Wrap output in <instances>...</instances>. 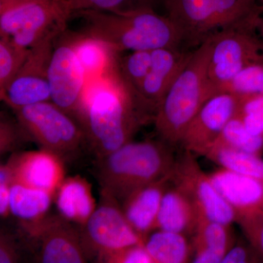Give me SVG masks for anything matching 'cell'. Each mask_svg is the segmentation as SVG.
Instances as JSON below:
<instances>
[{
  "label": "cell",
  "instance_id": "6da1fadb",
  "mask_svg": "<svg viewBox=\"0 0 263 263\" xmlns=\"http://www.w3.org/2000/svg\"><path fill=\"white\" fill-rule=\"evenodd\" d=\"M148 120L119 75L88 82L77 121L86 146L102 158L132 141Z\"/></svg>",
  "mask_w": 263,
  "mask_h": 263
},
{
  "label": "cell",
  "instance_id": "7a4b0ae2",
  "mask_svg": "<svg viewBox=\"0 0 263 263\" xmlns=\"http://www.w3.org/2000/svg\"><path fill=\"white\" fill-rule=\"evenodd\" d=\"M74 15L84 19L85 33L120 53L181 48L184 44L182 34L174 22L153 7H142L124 13L82 10Z\"/></svg>",
  "mask_w": 263,
  "mask_h": 263
},
{
  "label": "cell",
  "instance_id": "3957f363",
  "mask_svg": "<svg viewBox=\"0 0 263 263\" xmlns=\"http://www.w3.org/2000/svg\"><path fill=\"white\" fill-rule=\"evenodd\" d=\"M176 160L164 141H130L96 159L94 174L101 191L120 203L132 193L171 174Z\"/></svg>",
  "mask_w": 263,
  "mask_h": 263
},
{
  "label": "cell",
  "instance_id": "277c9868",
  "mask_svg": "<svg viewBox=\"0 0 263 263\" xmlns=\"http://www.w3.org/2000/svg\"><path fill=\"white\" fill-rule=\"evenodd\" d=\"M211 41L210 36L193 50L154 116L159 138L172 147L181 143L189 124L214 96L208 80Z\"/></svg>",
  "mask_w": 263,
  "mask_h": 263
},
{
  "label": "cell",
  "instance_id": "5b68a950",
  "mask_svg": "<svg viewBox=\"0 0 263 263\" xmlns=\"http://www.w3.org/2000/svg\"><path fill=\"white\" fill-rule=\"evenodd\" d=\"M157 4L179 29L184 44L195 47L221 29L262 19L257 0H157Z\"/></svg>",
  "mask_w": 263,
  "mask_h": 263
},
{
  "label": "cell",
  "instance_id": "8992f818",
  "mask_svg": "<svg viewBox=\"0 0 263 263\" xmlns=\"http://www.w3.org/2000/svg\"><path fill=\"white\" fill-rule=\"evenodd\" d=\"M13 110L30 141L63 162L75 160L86 145L79 122L51 101Z\"/></svg>",
  "mask_w": 263,
  "mask_h": 263
},
{
  "label": "cell",
  "instance_id": "52a82bcc",
  "mask_svg": "<svg viewBox=\"0 0 263 263\" xmlns=\"http://www.w3.org/2000/svg\"><path fill=\"white\" fill-rule=\"evenodd\" d=\"M71 1H29L0 10V36L30 49L65 31L73 15Z\"/></svg>",
  "mask_w": 263,
  "mask_h": 263
},
{
  "label": "cell",
  "instance_id": "ba28073f",
  "mask_svg": "<svg viewBox=\"0 0 263 263\" xmlns=\"http://www.w3.org/2000/svg\"><path fill=\"white\" fill-rule=\"evenodd\" d=\"M262 20L235 24L211 36L208 80L213 95L221 92L240 71L263 58L262 41L255 34Z\"/></svg>",
  "mask_w": 263,
  "mask_h": 263
},
{
  "label": "cell",
  "instance_id": "9c48e42d",
  "mask_svg": "<svg viewBox=\"0 0 263 263\" xmlns=\"http://www.w3.org/2000/svg\"><path fill=\"white\" fill-rule=\"evenodd\" d=\"M26 249L34 262L84 263L89 261L81 241L80 228L60 214L46 215L29 224H21Z\"/></svg>",
  "mask_w": 263,
  "mask_h": 263
},
{
  "label": "cell",
  "instance_id": "30bf717a",
  "mask_svg": "<svg viewBox=\"0 0 263 263\" xmlns=\"http://www.w3.org/2000/svg\"><path fill=\"white\" fill-rule=\"evenodd\" d=\"M79 228L89 260L97 261L103 254L128 246L144 243L128 222L119 202L101 190L94 212Z\"/></svg>",
  "mask_w": 263,
  "mask_h": 263
},
{
  "label": "cell",
  "instance_id": "8fae6325",
  "mask_svg": "<svg viewBox=\"0 0 263 263\" xmlns=\"http://www.w3.org/2000/svg\"><path fill=\"white\" fill-rule=\"evenodd\" d=\"M63 32L53 44L48 64L51 101L77 120L88 79L72 47L71 34Z\"/></svg>",
  "mask_w": 263,
  "mask_h": 263
},
{
  "label": "cell",
  "instance_id": "7c38bea8",
  "mask_svg": "<svg viewBox=\"0 0 263 263\" xmlns=\"http://www.w3.org/2000/svg\"><path fill=\"white\" fill-rule=\"evenodd\" d=\"M171 183L190 197L199 214L224 224L237 222L236 211L219 193L191 152L186 151L176 160L171 174Z\"/></svg>",
  "mask_w": 263,
  "mask_h": 263
},
{
  "label": "cell",
  "instance_id": "4fadbf2b",
  "mask_svg": "<svg viewBox=\"0 0 263 263\" xmlns=\"http://www.w3.org/2000/svg\"><path fill=\"white\" fill-rule=\"evenodd\" d=\"M55 39L46 40L30 48L18 73L0 92L1 100L12 110L51 101L48 68Z\"/></svg>",
  "mask_w": 263,
  "mask_h": 263
},
{
  "label": "cell",
  "instance_id": "5bb4252c",
  "mask_svg": "<svg viewBox=\"0 0 263 263\" xmlns=\"http://www.w3.org/2000/svg\"><path fill=\"white\" fill-rule=\"evenodd\" d=\"M240 99L230 92L218 93L202 105L183 135L181 144L187 152L203 156L215 143L239 109Z\"/></svg>",
  "mask_w": 263,
  "mask_h": 263
},
{
  "label": "cell",
  "instance_id": "9a60e30c",
  "mask_svg": "<svg viewBox=\"0 0 263 263\" xmlns=\"http://www.w3.org/2000/svg\"><path fill=\"white\" fill-rule=\"evenodd\" d=\"M193 51H182L181 48H162L152 51L150 70L133 94L147 119H153L161 101Z\"/></svg>",
  "mask_w": 263,
  "mask_h": 263
},
{
  "label": "cell",
  "instance_id": "2e32d148",
  "mask_svg": "<svg viewBox=\"0 0 263 263\" xmlns=\"http://www.w3.org/2000/svg\"><path fill=\"white\" fill-rule=\"evenodd\" d=\"M7 164L13 183L44 190L53 195L65 179L63 161L48 151L16 152L10 156Z\"/></svg>",
  "mask_w": 263,
  "mask_h": 263
},
{
  "label": "cell",
  "instance_id": "e0dca14e",
  "mask_svg": "<svg viewBox=\"0 0 263 263\" xmlns=\"http://www.w3.org/2000/svg\"><path fill=\"white\" fill-rule=\"evenodd\" d=\"M171 174L142 186L120 202L128 222L143 240L155 229L162 197L171 183Z\"/></svg>",
  "mask_w": 263,
  "mask_h": 263
},
{
  "label": "cell",
  "instance_id": "ac0fdd59",
  "mask_svg": "<svg viewBox=\"0 0 263 263\" xmlns=\"http://www.w3.org/2000/svg\"><path fill=\"white\" fill-rule=\"evenodd\" d=\"M209 176L238 216L263 214L262 182L222 167Z\"/></svg>",
  "mask_w": 263,
  "mask_h": 263
},
{
  "label": "cell",
  "instance_id": "d6986e66",
  "mask_svg": "<svg viewBox=\"0 0 263 263\" xmlns=\"http://www.w3.org/2000/svg\"><path fill=\"white\" fill-rule=\"evenodd\" d=\"M72 47L87 76L88 82L119 76L120 53L86 33L71 34Z\"/></svg>",
  "mask_w": 263,
  "mask_h": 263
},
{
  "label": "cell",
  "instance_id": "ffe728a7",
  "mask_svg": "<svg viewBox=\"0 0 263 263\" xmlns=\"http://www.w3.org/2000/svg\"><path fill=\"white\" fill-rule=\"evenodd\" d=\"M199 216L198 210L190 197L171 183L162 197L155 230L193 236L198 224Z\"/></svg>",
  "mask_w": 263,
  "mask_h": 263
},
{
  "label": "cell",
  "instance_id": "44dd1931",
  "mask_svg": "<svg viewBox=\"0 0 263 263\" xmlns=\"http://www.w3.org/2000/svg\"><path fill=\"white\" fill-rule=\"evenodd\" d=\"M232 224L212 220L200 214L193 235L195 263H221L227 252L236 243Z\"/></svg>",
  "mask_w": 263,
  "mask_h": 263
},
{
  "label": "cell",
  "instance_id": "7402d4cb",
  "mask_svg": "<svg viewBox=\"0 0 263 263\" xmlns=\"http://www.w3.org/2000/svg\"><path fill=\"white\" fill-rule=\"evenodd\" d=\"M54 195L60 215L79 226L86 222L97 207L91 185L80 176L65 178Z\"/></svg>",
  "mask_w": 263,
  "mask_h": 263
},
{
  "label": "cell",
  "instance_id": "603a6c76",
  "mask_svg": "<svg viewBox=\"0 0 263 263\" xmlns=\"http://www.w3.org/2000/svg\"><path fill=\"white\" fill-rule=\"evenodd\" d=\"M144 246L155 263H186L193 261L194 247L188 236L155 230L147 235Z\"/></svg>",
  "mask_w": 263,
  "mask_h": 263
},
{
  "label": "cell",
  "instance_id": "cb8c5ba5",
  "mask_svg": "<svg viewBox=\"0 0 263 263\" xmlns=\"http://www.w3.org/2000/svg\"><path fill=\"white\" fill-rule=\"evenodd\" d=\"M53 194L13 183L10 187V214L20 221L29 224L43 219L49 210Z\"/></svg>",
  "mask_w": 263,
  "mask_h": 263
},
{
  "label": "cell",
  "instance_id": "d4e9b609",
  "mask_svg": "<svg viewBox=\"0 0 263 263\" xmlns=\"http://www.w3.org/2000/svg\"><path fill=\"white\" fill-rule=\"evenodd\" d=\"M203 156L222 168L263 183V160L259 155L214 145Z\"/></svg>",
  "mask_w": 263,
  "mask_h": 263
},
{
  "label": "cell",
  "instance_id": "484cf974",
  "mask_svg": "<svg viewBox=\"0 0 263 263\" xmlns=\"http://www.w3.org/2000/svg\"><path fill=\"white\" fill-rule=\"evenodd\" d=\"M214 145L259 156L263 150V136L252 134L236 115L228 123Z\"/></svg>",
  "mask_w": 263,
  "mask_h": 263
},
{
  "label": "cell",
  "instance_id": "4316f807",
  "mask_svg": "<svg viewBox=\"0 0 263 263\" xmlns=\"http://www.w3.org/2000/svg\"><path fill=\"white\" fill-rule=\"evenodd\" d=\"M152 62V51H132L125 56L119 57L118 72L132 94H134L146 78Z\"/></svg>",
  "mask_w": 263,
  "mask_h": 263
},
{
  "label": "cell",
  "instance_id": "83f0119b",
  "mask_svg": "<svg viewBox=\"0 0 263 263\" xmlns=\"http://www.w3.org/2000/svg\"><path fill=\"white\" fill-rule=\"evenodd\" d=\"M237 96L263 95V58L240 71L223 89Z\"/></svg>",
  "mask_w": 263,
  "mask_h": 263
},
{
  "label": "cell",
  "instance_id": "f1b7e54d",
  "mask_svg": "<svg viewBox=\"0 0 263 263\" xmlns=\"http://www.w3.org/2000/svg\"><path fill=\"white\" fill-rule=\"evenodd\" d=\"M29 51V49L19 47L8 38L0 37V92L18 73Z\"/></svg>",
  "mask_w": 263,
  "mask_h": 263
},
{
  "label": "cell",
  "instance_id": "f546056e",
  "mask_svg": "<svg viewBox=\"0 0 263 263\" xmlns=\"http://www.w3.org/2000/svg\"><path fill=\"white\" fill-rule=\"evenodd\" d=\"M30 141L28 136L16 117H10L5 112L0 115V155L16 153L26 143Z\"/></svg>",
  "mask_w": 263,
  "mask_h": 263
},
{
  "label": "cell",
  "instance_id": "4dcf8cb0",
  "mask_svg": "<svg viewBox=\"0 0 263 263\" xmlns=\"http://www.w3.org/2000/svg\"><path fill=\"white\" fill-rule=\"evenodd\" d=\"M157 0H71L74 13L82 10H96L112 13H124L151 6L155 8Z\"/></svg>",
  "mask_w": 263,
  "mask_h": 263
},
{
  "label": "cell",
  "instance_id": "1f68e13d",
  "mask_svg": "<svg viewBox=\"0 0 263 263\" xmlns=\"http://www.w3.org/2000/svg\"><path fill=\"white\" fill-rule=\"evenodd\" d=\"M239 99L237 115L252 134L263 136V95H249Z\"/></svg>",
  "mask_w": 263,
  "mask_h": 263
},
{
  "label": "cell",
  "instance_id": "d6a6232c",
  "mask_svg": "<svg viewBox=\"0 0 263 263\" xmlns=\"http://www.w3.org/2000/svg\"><path fill=\"white\" fill-rule=\"evenodd\" d=\"M96 262L103 263H155L144 243H138L103 254Z\"/></svg>",
  "mask_w": 263,
  "mask_h": 263
},
{
  "label": "cell",
  "instance_id": "836d02e7",
  "mask_svg": "<svg viewBox=\"0 0 263 263\" xmlns=\"http://www.w3.org/2000/svg\"><path fill=\"white\" fill-rule=\"evenodd\" d=\"M236 223L249 243L263 259V214L239 216Z\"/></svg>",
  "mask_w": 263,
  "mask_h": 263
},
{
  "label": "cell",
  "instance_id": "e575fe53",
  "mask_svg": "<svg viewBox=\"0 0 263 263\" xmlns=\"http://www.w3.org/2000/svg\"><path fill=\"white\" fill-rule=\"evenodd\" d=\"M24 249H26L23 240H18L15 235L8 230L0 232V263L22 262Z\"/></svg>",
  "mask_w": 263,
  "mask_h": 263
},
{
  "label": "cell",
  "instance_id": "d590c367",
  "mask_svg": "<svg viewBox=\"0 0 263 263\" xmlns=\"http://www.w3.org/2000/svg\"><path fill=\"white\" fill-rule=\"evenodd\" d=\"M262 259L250 243H235L227 252L221 263L259 262Z\"/></svg>",
  "mask_w": 263,
  "mask_h": 263
},
{
  "label": "cell",
  "instance_id": "8d00e7d4",
  "mask_svg": "<svg viewBox=\"0 0 263 263\" xmlns=\"http://www.w3.org/2000/svg\"><path fill=\"white\" fill-rule=\"evenodd\" d=\"M13 184V178L7 163L2 164L0 167V215L6 218L10 214V193Z\"/></svg>",
  "mask_w": 263,
  "mask_h": 263
},
{
  "label": "cell",
  "instance_id": "74e56055",
  "mask_svg": "<svg viewBox=\"0 0 263 263\" xmlns=\"http://www.w3.org/2000/svg\"><path fill=\"white\" fill-rule=\"evenodd\" d=\"M29 1H60V2H68L71 0H0V10L4 9L10 5L17 4V3H24V2Z\"/></svg>",
  "mask_w": 263,
  "mask_h": 263
},
{
  "label": "cell",
  "instance_id": "f35d334b",
  "mask_svg": "<svg viewBox=\"0 0 263 263\" xmlns=\"http://www.w3.org/2000/svg\"><path fill=\"white\" fill-rule=\"evenodd\" d=\"M259 31H260L261 40H262L263 43V18L262 22H261L260 24H259Z\"/></svg>",
  "mask_w": 263,
  "mask_h": 263
},
{
  "label": "cell",
  "instance_id": "ab89813d",
  "mask_svg": "<svg viewBox=\"0 0 263 263\" xmlns=\"http://www.w3.org/2000/svg\"><path fill=\"white\" fill-rule=\"evenodd\" d=\"M257 2L260 4L261 6L263 8V0H257Z\"/></svg>",
  "mask_w": 263,
  "mask_h": 263
}]
</instances>
